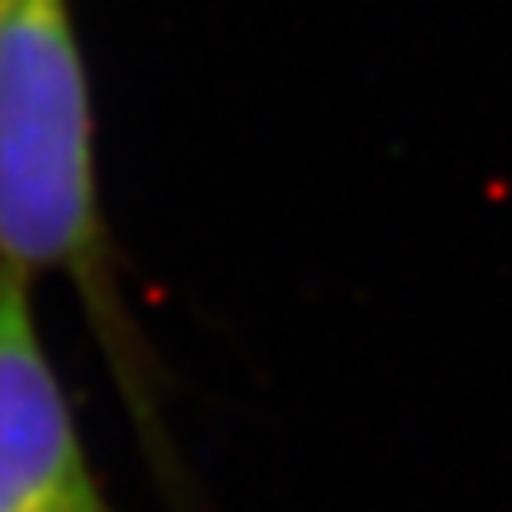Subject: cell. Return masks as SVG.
<instances>
[{
  "instance_id": "7a4b0ae2",
  "label": "cell",
  "mask_w": 512,
  "mask_h": 512,
  "mask_svg": "<svg viewBox=\"0 0 512 512\" xmlns=\"http://www.w3.org/2000/svg\"><path fill=\"white\" fill-rule=\"evenodd\" d=\"M0 512H117L49 359L33 279L0 267Z\"/></svg>"
},
{
  "instance_id": "6da1fadb",
  "label": "cell",
  "mask_w": 512,
  "mask_h": 512,
  "mask_svg": "<svg viewBox=\"0 0 512 512\" xmlns=\"http://www.w3.org/2000/svg\"><path fill=\"white\" fill-rule=\"evenodd\" d=\"M0 267L25 279L69 275L117 371H134L69 0H0Z\"/></svg>"
}]
</instances>
